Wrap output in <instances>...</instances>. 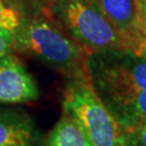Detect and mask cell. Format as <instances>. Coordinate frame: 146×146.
I'll return each instance as SVG.
<instances>
[{
  "mask_svg": "<svg viewBox=\"0 0 146 146\" xmlns=\"http://www.w3.org/2000/svg\"><path fill=\"white\" fill-rule=\"evenodd\" d=\"M139 12H140V22L141 28L146 38V0H137Z\"/></svg>",
  "mask_w": 146,
  "mask_h": 146,
  "instance_id": "cell-13",
  "label": "cell"
},
{
  "mask_svg": "<svg viewBox=\"0 0 146 146\" xmlns=\"http://www.w3.org/2000/svg\"><path fill=\"white\" fill-rule=\"evenodd\" d=\"M87 77L106 107L146 89V60L130 49L89 53Z\"/></svg>",
  "mask_w": 146,
  "mask_h": 146,
  "instance_id": "cell-2",
  "label": "cell"
},
{
  "mask_svg": "<svg viewBox=\"0 0 146 146\" xmlns=\"http://www.w3.org/2000/svg\"><path fill=\"white\" fill-rule=\"evenodd\" d=\"M34 1H35L36 3H38V5H40L41 7H44V8H50L51 5H52L55 0H34Z\"/></svg>",
  "mask_w": 146,
  "mask_h": 146,
  "instance_id": "cell-14",
  "label": "cell"
},
{
  "mask_svg": "<svg viewBox=\"0 0 146 146\" xmlns=\"http://www.w3.org/2000/svg\"><path fill=\"white\" fill-rule=\"evenodd\" d=\"M123 146H146V123L125 132Z\"/></svg>",
  "mask_w": 146,
  "mask_h": 146,
  "instance_id": "cell-11",
  "label": "cell"
},
{
  "mask_svg": "<svg viewBox=\"0 0 146 146\" xmlns=\"http://www.w3.org/2000/svg\"><path fill=\"white\" fill-rule=\"evenodd\" d=\"M46 146H93L80 125L63 114L48 134Z\"/></svg>",
  "mask_w": 146,
  "mask_h": 146,
  "instance_id": "cell-9",
  "label": "cell"
},
{
  "mask_svg": "<svg viewBox=\"0 0 146 146\" xmlns=\"http://www.w3.org/2000/svg\"><path fill=\"white\" fill-rule=\"evenodd\" d=\"M39 89L21 61L9 53L0 58V104L36 101Z\"/></svg>",
  "mask_w": 146,
  "mask_h": 146,
  "instance_id": "cell-5",
  "label": "cell"
},
{
  "mask_svg": "<svg viewBox=\"0 0 146 146\" xmlns=\"http://www.w3.org/2000/svg\"><path fill=\"white\" fill-rule=\"evenodd\" d=\"M14 35L13 31L7 28H0V58L12 52Z\"/></svg>",
  "mask_w": 146,
  "mask_h": 146,
  "instance_id": "cell-12",
  "label": "cell"
},
{
  "mask_svg": "<svg viewBox=\"0 0 146 146\" xmlns=\"http://www.w3.org/2000/svg\"><path fill=\"white\" fill-rule=\"evenodd\" d=\"M13 35V50L37 58L67 78L87 74L89 52L46 17H21Z\"/></svg>",
  "mask_w": 146,
  "mask_h": 146,
  "instance_id": "cell-1",
  "label": "cell"
},
{
  "mask_svg": "<svg viewBox=\"0 0 146 146\" xmlns=\"http://www.w3.org/2000/svg\"><path fill=\"white\" fill-rule=\"evenodd\" d=\"M110 22L125 40L128 49L137 53L146 40L142 31L137 0H98Z\"/></svg>",
  "mask_w": 146,
  "mask_h": 146,
  "instance_id": "cell-6",
  "label": "cell"
},
{
  "mask_svg": "<svg viewBox=\"0 0 146 146\" xmlns=\"http://www.w3.org/2000/svg\"><path fill=\"white\" fill-rule=\"evenodd\" d=\"M0 146H43V141L27 113L0 107Z\"/></svg>",
  "mask_w": 146,
  "mask_h": 146,
  "instance_id": "cell-7",
  "label": "cell"
},
{
  "mask_svg": "<svg viewBox=\"0 0 146 146\" xmlns=\"http://www.w3.org/2000/svg\"><path fill=\"white\" fill-rule=\"evenodd\" d=\"M49 9L70 38L89 53L103 49H128L98 0H55Z\"/></svg>",
  "mask_w": 146,
  "mask_h": 146,
  "instance_id": "cell-4",
  "label": "cell"
},
{
  "mask_svg": "<svg viewBox=\"0 0 146 146\" xmlns=\"http://www.w3.org/2000/svg\"><path fill=\"white\" fill-rule=\"evenodd\" d=\"M21 16L19 12L9 5L5 0H0V28L14 31L19 26Z\"/></svg>",
  "mask_w": 146,
  "mask_h": 146,
  "instance_id": "cell-10",
  "label": "cell"
},
{
  "mask_svg": "<svg viewBox=\"0 0 146 146\" xmlns=\"http://www.w3.org/2000/svg\"><path fill=\"white\" fill-rule=\"evenodd\" d=\"M137 54L141 55L142 58H144L146 60V40L141 44V47H140L139 51H137Z\"/></svg>",
  "mask_w": 146,
  "mask_h": 146,
  "instance_id": "cell-15",
  "label": "cell"
},
{
  "mask_svg": "<svg viewBox=\"0 0 146 146\" xmlns=\"http://www.w3.org/2000/svg\"><path fill=\"white\" fill-rule=\"evenodd\" d=\"M62 106L63 114L80 125L93 146H123L125 130L94 91L87 74L68 77Z\"/></svg>",
  "mask_w": 146,
  "mask_h": 146,
  "instance_id": "cell-3",
  "label": "cell"
},
{
  "mask_svg": "<svg viewBox=\"0 0 146 146\" xmlns=\"http://www.w3.org/2000/svg\"><path fill=\"white\" fill-rule=\"evenodd\" d=\"M107 110L125 132L146 123V89L128 99L110 105Z\"/></svg>",
  "mask_w": 146,
  "mask_h": 146,
  "instance_id": "cell-8",
  "label": "cell"
}]
</instances>
